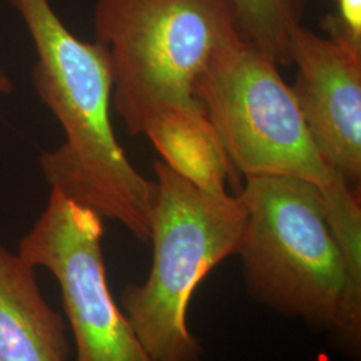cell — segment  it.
<instances>
[{"mask_svg":"<svg viewBox=\"0 0 361 361\" xmlns=\"http://www.w3.org/2000/svg\"><path fill=\"white\" fill-rule=\"evenodd\" d=\"M37 51L32 82L65 130V142L40 155L44 180L102 219L121 222L149 243L157 185L131 165L110 119L113 68L98 40L75 37L50 0H11Z\"/></svg>","mask_w":361,"mask_h":361,"instance_id":"obj_1","label":"cell"},{"mask_svg":"<svg viewBox=\"0 0 361 361\" xmlns=\"http://www.w3.org/2000/svg\"><path fill=\"white\" fill-rule=\"evenodd\" d=\"M240 37L277 66L290 65L289 42L305 0H224Z\"/></svg>","mask_w":361,"mask_h":361,"instance_id":"obj_10","label":"cell"},{"mask_svg":"<svg viewBox=\"0 0 361 361\" xmlns=\"http://www.w3.org/2000/svg\"><path fill=\"white\" fill-rule=\"evenodd\" d=\"M104 219L51 189L49 202L19 241L18 255L50 271L59 285L75 341V361H154L107 283Z\"/></svg>","mask_w":361,"mask_h":361,"instance_id":"obj_6","label":"cell"},{"mask_svg":"<svg viewBox=\"0 0 361 361\" xmlns=\"http://www.w3.org/2000/svg\"><path fill=\"white\" fill-rule=\"evenodd\" d=\"M289 59L298 70L292 90L314 142L355 189L361 180L360 54L298 26Z\"/></svg>","mask_w":361,"mask_h":361,"instance_id":"obj_7","label":"cell"},{"mask_svg":"<svg viewBox=\"0 0 361 361\" xmlns=\"http://www.w3.org/2000/svg\"><path fill=\"white\" fill-rule=\"evenodd\" d=\"M145 135L169 168L207 193L225 194L234 168L204 110H171L154 119Z\"/></svg>","mask_w":361,"mask_h":361,"instance_id":"obj_9","label":"cell"},{"mask_svg":"<svg viewBox=\"0 0 361 361\" xmlns=\"http://www.w3.org/2000/svg\"><path fill=\"white\" fill-rule=\"evenodd\" d=\"M326 38L361 55V0H337L335 13L322 22Z\"/></svg>","mask_w":361,"mask_h":361,"instance_id":"obj_11","label":"cell"},{"mask_svg":"<svg viewBox=\"0 0 361 361\" xmlns=\"http://www.w3.org/2000/svg\"><path fill=\"white\" fill-rule=\"evenodd\" d=\"M195 98L233 168L244 176L293 177L319 189L349 265L361 268L359 195L314 142L292 87L271 58L237 39L197 80Z\"/></svg>","mask_w":361,"mask_h":361,"instance_id":"obj_3","label":"cell"},{"mask_svg":"<svg viewBox=\"0 0 361 361\" xmlns=\"http://www.w3.org/2000/svg\"><path fill=\"white\" fill-rule=\"evenodd\" d=\"M13 91V83L11 78L8 77L1 68H0V94H11Z\"/></svg>","mask_w":361,"mask_h":361,"instance_id":"obj_12","label":"cell"},{"mask_svg":"<svg viewBox=\"0 0 361 361\" xmlns=\"http://www.w3.org/2000/svg\"><path fill=\"white\" fill-rule=\"evenodd\" d=\"M97 40L113 68V104L131 135L171 110H204L195 85L241 38L224 0H97Z\"/></svg>","mask_w":361,"mask_h":361,"instance_id":"obj_5","label":"cell"},{"mask_svg":"<svg viewBox=\"0 0 361 361\" xmlns=\"http://www.w3.org/2000/svg\"><path fill=\"white\" fill-rule=\"evenodd\" d=\"M63 317L39 289L35 268L0 243V361H68Z\"/></svg>","mask_w":361,"mask_h":361,"instance_id":"obj_8","label":"cell"},{"mask_svg":"<svg viewBox=\"0 0 361 361\" xmlns=\"http://www.w3.org/2000/svg\"><path fill=\"white\" fill-rule=\"evenodd\" d=\"M150 216L153 264L141 284L126 285L121 307L154 361H201L202 347L188 326L194 290L219 264L238 255L246 226L240 194H212L164 161H154Z\"/></svg>","mask_w":361,"mask_h":361,"instance_id":"obj_4","label":"cell"},{"mask_svg":"<svg viewBox=\"0 0 361 361\" xmlns=\"http://www.w3.org/2000/svg\"><path fill=\"white\" fill-rule=\"evenodd\" d=\"M241 249L246 286L257 302L360 350L361 280L349 268L326 217L323 195L307 180L245 176Z\"/></svg>","mask_w":361,"mask_h":361,"instance_id":"obj_2","label":"cell"}]
</instances>
